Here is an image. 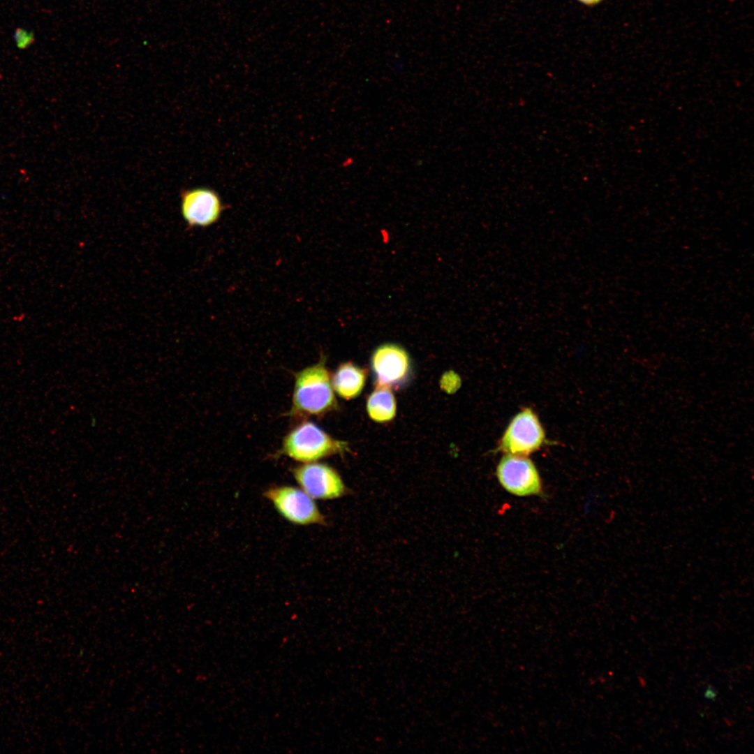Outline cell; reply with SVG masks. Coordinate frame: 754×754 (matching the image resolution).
<instances>
[{
  "label": "cell",
  "instance_id": "3",
  "mask_svg": "<svg viewBox=\"0 0 754 754\" xmlns=\"http://www.w3.org/2000/svg\"><path fill=\"white\" fill-rule=\"evenodd\" d=\"M264 497L286 521L298 526L326 525V520L315 502L301 488L290 485L273 486Z\"/></svg>",
  "mask_w": 754,
  "mask_h": 754
},
{
  "label": "cell",
  "instance_id": "6",
  "mask_svg": "<svg viewBox=\"0 0 754 754\" xmlns=\"http://www.w3.org/2000/svg\"><path fill=\"white\" fill-rule=\"evenodd\" d=\"M180 212L189 228H206L216 223L224 206L212 188L198 186L180 191Z\"/></svg>",
  "mask_w": 754,
  "mask_h": 754
},
{
  "label": "cell",
  "instance_id": "7",
  "mask_svg": "<svg viewBox=\"0 0 754 754\" xmlns=\"http://www.w3.org/2000/svg\"><path fill=\"white\" fill-rule=\"evenodd\" d=\"M496 475L501 486L517 496L542 494L541 480L531 460L524 456L507 454L500 460Z\"/></svg>",
  "mask_w": 754,
  "mask_h": 754
},
{
  "label": "cell",
  "instance_id": "5",
  "mask_svg": "<svg viewBox=\"0 0 754 754\" xmlns=\"http://www.w3.org/2000/svg\"><path fill=\"white\" fill-rule=\"evenodd\" d=\"M545 441V431L530 408H524L510 422L500 441V449L509 454L526 457L538 450Z\"/></svg>",
  "mask_w": 754,
  "mask_h": 754
},
{
  "label": "cell",
  "instance_id": "12",
  "mask_svg": "<svg viewBox=\"0 0 754 754\" xmlns=\"http://www.w3.org/2000/svg\"><path fill=\"white\" fill-rule=\"evenodd\" d=\"M578 1H579L580 2H582V3H584V4H586V5H593V4H596V3H598V2H600L602 0H578Z\"/></svg>",
  "mask_w": 754,
  "mask_h": 754
},
{
  "label": "cell",
  "instance_id": "1",
  "mask_svg": "<svg viewBox=\"0 0 754 754\" xmlns=\"http://www.w3.org/2000/svg\"><path fill=\"white\" fill-rule=\"evenodd\" d=\"M331 376L324 358L295 374L290 417L323 416L336 409Z\"/></svg>",
  "mask_w": 754,
  "mask_h": 754
},
{
  "label": "cell",
  "instance_id": "11",
  "mask_svg": "<svg viewBox=\"0 0 754 754\" xmlns=\"http://www.w3.org/2000/svg\"><path fill=\"white\" fill-rule=\"evenodd\" d=\"M14 40L18 48L25 49L34 43V34L26 29L18 28L15 31Z\"/></svg>",
  "mask_w": 754,
  "mask_h": 754
},
{
  "label": "cell",
  "instance_id": "4",
  "mask_svg": "<svg viewBox=\"0 0 754 754\" xmlns=\"http://www.w3.org/2000/svg\"><path fill=\"white\" fill-rule=\"evenodd\" d=\"M296 482L314 500H332L346 494V487L338 472L325 464L304 463L291 469Z\"/></svg>",
  "mask_w": 754,
  "mask_h": 754
},
{
  "label": "cell",
  "instance_id": "8",
  "mask_svg": "<svg viewBox=\"0 0 754 754\" xmlns=\"http://www.w3.org/2000/svg\"><path fill=\"white\" fill-rule=\"evenodd\" d=\"M377 385L398 387L407 381L411 371L409 355L401 346L385 343L378 346L371 358Z\"/></svg>",
  "mask_w": 754,
  "mask_h": 754
},
{
  "label": "cell",
  "instance_id": "9",
  "mask_svg": "<svg viewBox=\"0 0 754 754\" xmlns=\"http://www.w3.org/2000/svg\"><path fill=\"white\" fill-rule=\"evenodd\" d=\"M366 379L365 369L351 362L340 364L331 378L334 391L346 400L354 399L361 393Z\"/></svg>",
  "mask_w": 754,
  "mask_h": 754
},
{
  "label": "cell",
  "instance_id": "2",
  "mask_svg": "<svg viewBox=\"0 0 754 754\" xmlns=\"http://www.w3.org/2000/svg\"><path fill=\"white\" fill-rule=\"evenodd\" d=\"M347 449L346 442L334 438L314 422L304 420L285 436L279 452L304 464L343 453Z\"/></svg>",
  "mask_w": 754,
  "mask_h": 754
},
{
  "label": "cell",
  "instance_id": "10",
  "mask_svg": "<svg viewBox=\"0 0 754 754\" xmlns=\"http://www.w3.org/2000/svg\"><path fill=\"white\" fill-rule=\"evenodd\" d=\"M367 411L369 417L376 422L392 420L396 415L397 405L390 388L378 385L368 397Z\"/></svg>",
  "mask_w": 754,
  "mask_h": 754
}]
</instances>
